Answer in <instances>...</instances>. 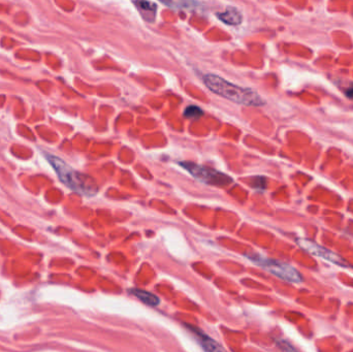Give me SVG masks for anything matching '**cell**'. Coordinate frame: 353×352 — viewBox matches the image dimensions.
Wrapping results in <instances>:
<instances>
[{"instance_id":"cell-4","label":"cell","mask_w":353,"mask_h":352,"mask_svg":"<svg viewBox=\"0 0 353 352\" xmlns=\"http://www.w3.org/2000/svg\"><path fill=\"white\" fill-rule=\"evenodd\" d=\"M254 262L257 264L261 265L262 267L266 268L268 272H271L273 275L277 276L280 279H283L285 281L292 283H301L303 282V278L301 274L290 264L281 262L277 260H271V259H265L259 256L252 257L251 258Z\"/></svg>"},{"instance_id":"cell-1","label":"cell","mask_w":353,"mask_h":352,"mask_svg":"<svg viewBox=\"0 0 353 352\" xmlns=\"http://www.w3.org/2000/svg\"><path fill=\"white\" fill-rule=\"evenodd\" d=\"M202 80L204 85L212 92L236 103L248 107H259L264 105V100L254 90L235 85L219 76L205 75Z\"/></svg>"},{"instance_id":"cell-2","label":"cell","mask_w":353,"mask_h":352,"mask_svg":"<svg viewBox=\"0 0 353 352\" xmlns=\"http://www.w3.org/2000/svg\"><path fill=\"white\" fill-rule=\"evenodd\" d=\"M47 159L56 171L60 181L70 189L88 196H92L98 191L97 185L91 177L73 170L62 159L54 155H47Z\"/></svg>"},{"instance_id":"cell-9","label":"cell","mask_w":353,"mask_h":352,"mask_svg":"<svg viewBox=\"0 0 353 352\" xmlns=\"http://www.w3.org/2000/svg\"><path fill=\"white\" fill-rule=\"evenodd\" d=\"M131 293L133 294L134 297H136L139 301H142L146 305L157 306L160 303L159 298L156 297L155 295L151 294V293H148L145 291H140V289H133Z\"/></svg>"},{"instance_id":"cell-8","label":"cell","mask_w":353,"mask_h":352,"mask_svg":"<svg viewBox=\"0 0 353 352\" xmlns=\"http://www.w3.org/2000/svg\"><path fill=\"white\" fill-rule=\"evenodd\" d=\"M217 17L220 21H222L223 23L231 25V26L240 25L242 23V20H243L241 13L235 8H229L225 12L218 13Z\"/></svg>"},{"instance_id":"cell-7","label":"cell","mask_w":353,"mask_h":352,"mask_svg":"<svg viewBox=\"0 0 353 352\" xmlns=\"http://www.w3.org/2000/svg\"><path fill=\"white\" fill-rule=\"evenodd\" d=\"M190 329L195 334L201 347L204 350H206V351H221V350H223V348L216 341H214L213 339H211L210 337L204 335L202 332L196 329L193 326H190Z\"/></svg>"},{"instance_id":"cell-6","label":"cell","mask_w":353,"mask_h":352,"mask_svg":"<svg viewBox=\"0 0 353 352\" xmlns=\"http://www.w3.org/2000/svg\"><path fill=\"white\" fill-rule=\"evenodd\" d=\"M134 5L136 6L138 12L142 15V17L149 22L154 21L157 7L155 4H152L148 0H135Z\"/></svg>"},{"instance_id":"cell-12","label":"cell","mask_w":353,"mask_h":352,"mask_svg":"<svg viewBox=\"0 0 353 352\" xmlns=\"http://www.w3.org/2000/svg\"><path fill=\"white\" fill-rule=\"evenodd\" d=\"M277 345H278L282 350H286V351H288V350H295V348H294L288 342H286V341H284V340L277 341Z\"/></svg>"},{"instance_id":"cell-3","label":"cell","mask_w":353,"mask_h":352,"mask_svg":"<svg viewBox=\"0 0 353 352\" xmlns=\"http://www.w3.org/2000/svg\"><path fill=\"white\" fill-rule=\"evenodd\" d=\"M180 165L184 168L187 172H189L194 178L205 184L215 186H226L233 182V179L223 173L203 168L192 162L182 161L180 162Z\"/></svg>"},{"instance_id":"cell-5","label":"cell","mask_w":353,"mask_h":352,"mask_svg":"<svg viewBox=\"0 0 353 352\" xmlns=\"http://www.w3.org/2000/svg\"><path fill=\"white\" fill-rule=\"evenodd\" d=\"M298 243L304 250H306L307 252H309L315 256L321 257V258H323V259H325V260L334 263V264L340 265V266H346L347 265L345 260L341 256L335 254L334 252L327 250L326 248L318 246L317 244H315L309 240L300 239V240H298Z\"/></svg>"},{"instance_id":"cell-11","label":"cell","mask_w":353,"mask_h":352,"mask_svg":"<svg viewBox=\"0 0 353 352\" xmlns=\"http://www.w3.org/2000/svg\"><path fill=\"white\" fill-rule=\"evenodd\" d=\"M185 117L189 118V119H197L202 115V111L200 110V108L196 107V106H189L185 112H184Z\"/></svg>"},{"instance_id":"cell-10","label":"cell","mask_w":353,"mask_h":352,"mask_svg":"<svg viewBox=\"0 0 353 352\" xmlns=\"http://www.w3.org/2000/svg\"><path fill=\"white\" fill-rule=\"evenodd\" d=\"M160 2L172 9H193L196 6L193 0H160Z\"/></svg>"},{"instance_id":"cell-13","label":"cell","mask_w":353,"mask_h":352,"mask_svg":"<svg viewBox=\"0 0 353 352\" xmlns=\"http://www.w3.org/2000/svg\"><path fill=\"white\" fill-rule=\"evenodd\" d=\"M346 95L348 97H353V86L351 88H349L347 91H346Z\"/></svg>"}]
</instances>
